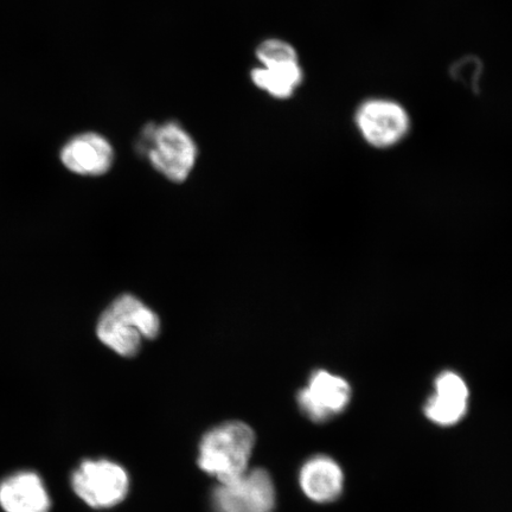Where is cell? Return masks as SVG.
Segmentation results:
<instances>
[{
    "instance_id": "cell-1",
    "label": "cell",
    "mask_w": 512,
    "mask_h": 512,
    "mask_svg": "<svg viewBox=\"0 0 512 512\" xmlns=\"http://www.w3.org/2000/svg\"><path fill=\"white\" fill-rule=\"evenodd\" d=\"M96 331L106 347L120 356L133 357L142 348L143 338L155 339L159 335L160 320L138 298L123 294L102 313Z\"/></svg>"
},
{
    "instance_id": "cell-2",
    "label": "cell",
    "mask_w": 512,
    "mask_h": 512,
    "mask_svg": "<svg viewBox=\"0 0 512 512\" xmlns=\"http://www.w3.org/2000/svg\"><path fill=\"white\" fill-rule=\"evenodd\" d=\"M254 445L251 427L240 421L226 422L204 435L198 466L220 483L230 482L248 471Z\"/></svg>"
},
{
    "instance_id": "cell-3",
    "label": "cell",
    "mask_w": 512,
    "mask_h": 512,
    "mask_svg": "<svg viewBox=\"0 0 512 512\" xmlns=\"http://www.w3.org/2000/svg\"><path fill=\"white\" fill-rule=\"evenodd\" d=\"M140 146L153 168L176 183L189 177L198 156L194 139L175 121L145 127Z\"/></svg>"
},
{
    "instance_id": "cell-4",
    "label": "cell",
    "mask_w": 512,
    "mask_h": 512,
    "mask_svg": "<svg viewBox=\"0 0 512 512\" xmlns=\"http://www.w3.org/2000/svg\"><path fill=\"white\" fill-rule=\"evenodd\" d=\"M355 125L369 145L376 149H388L407 137L412 120L406 107L399 101L369 98L358 105Z\"/></svg>"
},
{
    "instance_id": "cell-5",
    "label": "cell",
    "mask_w": 512,
    "mask_h": 512,
    "mask_svg": "<svg viewBox=\"0 0 512 512\" xmlns=\"http://www.w3.org/2000/svg\"><path fill=\"white\" fill-rule=\"evenodd\" d=\"M76 495L94 509H108L123 502L130 478L123 466L110 460H85L72 476Z\"/></svg>"
},
{
    "instance_id": "cell-6",
    "label": "cell",
    "mask_w": 512,
    "mask_h": 512,
    "mask_svg": "<svg viewBox=\"0 0 512 512\" xmlns=\"http://www.w3.org/2000/svg\"><path fill=\"white\" fill-rule=\"evenodd\" d=\"M214 512H273L275 488L265 470L255 469L227 483H220L211 496Z\"/></svg>"
},
{
    "instance_id": "cell-7",
    "label": "cell",
    "mask_w": 512,
    "mask_h": 512,
    "mask_svg": "<svg viewBox=\"0 0 512 512\" xmlns=\"http://www.w3.org/2000/svg\"><path fill=\"white\" fill-rule=\"evenodd\" d=\"M298 405L313 422H325L349 406L351 387L343 377L317 370L309 384L298 393Z\"/></svg>"
},
{
    "instance_id": "cell-8",
    "label": "cell",
    "mask_w": 512,
    "mask_h": 512,
    "mask_svg": "<svg viewBox=\"0 0 512 512\" xmlns=\"http://www.w3.org/2000/svg\"><path fill=\"white\" fill-rule=\"evenodd\" d=\"M61 159L66 168L82 176H101L112 168L114 150L98 133H83L63 147Z\"/></svg>"
},
{
    "instance_id": "cell-9",
    "label": "cell",
    "mask_w": 512,
    "mask_h": 512,
    "mask_svg": "<svg viewBox=\"0 0 512 512\" xmlns=\"http://www.w3.org/2000/svg\"><path fill=\"white\" fill-rule=\"evenodd\" d=\"M0 507L5 512H49L46 484L35 472L14 473L0 483Z\"/></svg>"
},
{
    "instance_id": "cell-10",
    "label": "cell",
    "mask_w": 512,
    "mask_h": 512,
    "mask_svg": "<svg viewBox=\"0 0 512 512\" xmlns=\"http://www.w3.org/2000/svg\"><path fill=\"white\" fill-rule=\"evenodd\" d=\"M304 494L316 503H331L341 496L344 473L334 459L319 454L307 460L299 473Z\"/></svg>"
},
{
    "instance_id": "cell-11",
    "label": "cell",
    "mask_w": 512,
    "mask_h": 512,
    "mask_svg": "<svg viewBox=\"0 0 512 512\" xmlns=\"http://www.w3.org/2000/svg\"><path fill=\"white\" fill-rule=\"evenodd\" d=\"M304 76L299 56L266 62L254 68L251 73L256 87L279 100L292 98L303 85Z\"/></svg>"
},
{
    "instance_id": "cell-12",
    "label": "cell",
    "mask_w": 512,
    "mask_h": 512,
    "mask_svg": "<svg viewBox=\"0 0 512 512\" xmlns=\"http://www.w3.org/2000/svg\"><path fill=\"white\" fill-rule=\"evenodd\" d=\"M469 402L443 398L433 394L427 400L424 411L426 418L439 426H453L464 418Z\"/></svg>"
},
{
    "instance_id": "cell-13",
    "label": "cell",
    "mask_w": 512,
    "mask_h": 512,
    "mask_svg": "<svg viewBox=\"0 0 512 512\" xmlns=\"http://www.w3.org/2000/svg\"><path fill=\"white\" fill-rule=\"evenodd\" d=\"M434 389V394L444 396V398L469 402L470 393L466 382L462 376L453 371H445L440 374L435 380Z\"/></svg>"
},
{
    "instance_id": "cell-14",
    "label": "cell",
    "mask_w": 512,
    "mask_h": 512,
    "mask_svg": "<svg viewBox=\"0 0 512 512\" xmlns=\"http://www.w3.org/2000/svg\"><path fill=\"white\" fill-rule=\"evenodd\" d=\"M480 73H482V64L475 57H465L454 64L452 75L458 81L464 82L466 86L476 89Z\"/></svg>"
}]
</instances>
